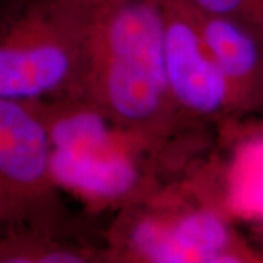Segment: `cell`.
I'll return each mask as SVG.
<instances>
[{
    "label": "cell",
    "mask_w": 263,
    "mask_h": 263,
    "mask_svg": "<svg viewBox=\"0 0 263 263\" xmlns=\"http://www.w3.org/2000/svg\"><path fill=\"white\" fill-rule=\"evenodd\" d=\"M0 2H5V3H8V2H10V0H0Z\"/></svg>",
    "instance_id": "11"
},
{
    "label": "cell",
    "mask_w": 263,
    "mask_h": 263,
    "mask_svg": "<svg viewBox=\"0 0 263 263\" xmlns=\"http://www.w3.org/2000/svg\"><path fill=\"white\" fill-rule=\"evenodd\" d=\"M62 231L9 227L0 234V263L97 262L100 254L60 234Z\"/></svg>",
    "instance_id": "8"
},
{
    "label": "cell",
    "mask_w": 263,
    "mask_h": 263,
    "mask_svg": "<svg viewBox=\"0 0 263 263\" xmlns=\"http://www.w3.org/2000/svg\"><path fill=\"white\" fill-rule=\"evenodd\" d=\"M0 228H2V227H0Z\"/></svg>",
    "instance_id": "12"
},
{
    "label": "cell",
    "mask_w": 263,
    "mask_h": 263,
    "mask_svg": "<svg viewBox=\"0 0 263 263\" xmlns=\"http://www.w3.org/2000/svg\"><path fill=\"white\" fill-rule=\"evenodd\" d=\"M110 256L148 263L260 262L226 216L209 206L139 200L126 206Z\"/></svg>",
    "instance_id": "4"
},
{
    "label": "cell",
    "mask_w": 263,
    "mask_h": 263,
    "mask_svg": "<svg viewBox=\"0 0 263 263\" xmlns=\"http://www.w3.org/2000/svg\"><path fill=\"white\" fill-rule=\"evenodd\" d=\"M50 139L51 174L60 190L89 206H127L149 195L138 139L86 98L28 101Z\"/></svg>",
    "instance_id": "3"
},
{
    "label": "cell",
    "mask_w": 263,
    "mask_h": 263,
    "mask_svg": "<svg viewBox=\"0 0 263 263\" xmlns=\"http://www.w3.org/2000/svg\"><path fill=\"white\" fill-rule=\"evenodd\" d=\"M164 59L173 103L183 124L233 114L231 94L189 0H160Z\"/></svg>",
    "instance_id": "6"
},
{
    "label": "cell",
    "mask_w": 263,
    "mask_h": 263,
    "mask_svg": "<svg viewBox=\"0 0 263 263\" xmlns=\"http://www.w3.org/2000/svg\"><path fill=\"white\" fill-rule=\"evenodd\" d=\"M92 0H10L0 15V97L86 98Z\"/></svg>",
    "instance_id": "2"
},
{
    "label": "cell",
    "mask_w": 263,
    "mask_h": 263,
    "mask_svg": "<svg viewBox=\"0 0 263 263\" xmlns=\"http://www.w3.org/2000/svg\"><path fill=\"white\" fill-rule=\"evenodd\" d=\"M227 206L263 219V135L238 146L227 173Z\"/></svg>",
    "instance_id": "9"
},
{
    "label": "cell",
    "mask_w": 263,
    "mask_h": 263,
    "mask_svg": "<svg viewBox=\"0 0 263 263\" xmlns=\"http://www.w3.org/2000/svg\"><path fill=\"white\" fill-rule=\"evenodd\" d=\"M197 15L209 53L230 88L233 114L263 110L262 40L234 19L199 9Z\"/></svg>",
    "instance_id": "7"
},
{
    "label": "cell",
    "mask_w": 263,
    "mask_h": 263,
    "mask_svg": "<svg viewBox=\"0 0 263 263\" xmlns=\"http://www.w3.org/2000/svg\"><path fill=\"white\" fill-rule=\"evenodd\" d=\"M85 97L149 154L160 152L180 129L160 0H92Z\"/></svg>",
    "instance_id": "1"
},
{
    "label": "cell",
    "mask_w": 263,
    "mask_h": 263,
    "mask_svg": "<svg viewBox=\"0 0 263 263\" xmlns=\"http://www.w3.org/2000/svg\"><path fill=\"white\" fill-rule=\"evenodd\" d=\"M206 13L227 16L252 29L263 41V0H189Z\"/></svg>",
    "instance_id": "10"
},
{
    "label": "cell",
    "mask_w": 263,
    "mask_h": 263,
    "mask_svg": "<svg viewBox=\"0 0 263 263\" xmlns=\"http://www.w3.org/2000/svg\"><path fill=\"white\" fill-rule=\"evenodd\" d=\"M65 222L44 123L31 104L0 97V227L62 231Z\"/></svg>",
    "instance_id": "5"
}]
</instances>
